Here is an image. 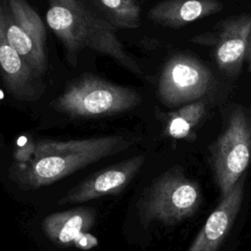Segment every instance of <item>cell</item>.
<instances>
[{
  "label": "cell",
  "mask_w": 251,
  "mask_h": 251,
  "mask_svg": "<svg viewBox=\"0 0 251 251\" xmlns=\"http://www.w3.org/2000/svg\"><path fill=\"white\" fill-rule=\"evenodd\" d=\"M136 140L120 134L70 140H39L32 146L27 159L14 166L12 177L25 188H39L123 152Z\"/></svg>",
  "instance_id": "6da1fadb"
},
{
  "label": "cell",
  "mask_w": 251,
  "mask_h": 251,
  "mask_svg": "<svg viewBox=\"0 0 251 251\" xmlns=\"http://www.w3.org/2000/svg\"><path fill=\"white\" fill-rule=\"evenodd\" d=\"M48 3L46 23L63 43L73 64L81 49L90 48L111 57L135 75L142 73L118 38L115 27L82 0H48Z\"/></svg>",
  "instance_id": "7a4b0ae2"
},
{
  "label": "cell",
  "mask_w": 251,
  "mask_h": 251,
  "mask_svg": "<svg viewBox=\"0 0 251 251\" xmlns=\"http://www.w3.org/2000/svg\"><path fill=\"white\" fill-rule=\"evenodd\" d=\"M140 94L93 75L72 81L53 102V107L68 116L90 118L123 113L141 103Z\"/></svg>",
  "instance_id": "3957f363"
},
{
  "label": "cell",
  "mask_w": 251,
  "mask_h": 251,
  "mask_svg": "<svg viewBox=\"0 0 251 251\" xmlns=\"http://www.w3.org/2000/svg\"><path fill=\"white\" fill-rule=\"evenodd\" d=\"M198 183L187 177L179 167L160 176L147 189L139 202L144 224L160 222L173 225L191 217L201 203Z\"/></svg>",
  "instance_id": "277c9868"
},
{
  "label": "cell",
  "mask_w": 251,
  "mask_h": 251,
  "mask_svg": "<svg viewBox=\"0 0 251 251\" xmlns=\"http://www.w3.org/2000/svg\"><path fill=\"white\" fill-rule=\"evenodd\" d=\"M251 158V119L241 108L232 110L225 130L211 147L212 170L226 195L240 179Z\"/></svg>",
  "instance_id": "5b68a950"
},
{
  "label": "cell",
  "mask_w": 251,
  "mask_h": 251,
  "mask_svg": "<svg viewBox=\"0 0 251 251\" xmlns=\"http://www.w3.org/2000/svg\"><path fill=\"white\" fill-rule=\"evenodd\" d=\"M5 36L28 67L42 77L46 71L44 24L25 0H0Z\"/></svg>",
  "instance_id": "8992f818"
},
{
  "label": "cell",
  "mask_w": 251,
  "mask_h": 251,
  "mask_svg": "<svg viewBox=\"0 0 251 251\" xmlns=\"http://www.w3.org/2000/svg\"><path fill=\"white\" fill-rule=\"evenodd\" d=\"M212 85V74L197 59L183 54L173 56L164 65L158 82L160 101L168 107L200 100Z\"/></svg>",
  "instance_id": "52a82bcc"
},
{
  "label": "cell",
  "mask_w": 251,
  "mask_h": 251,
  "mask_svg": "<svg viewBox=\"0 0 251 251\" xmlns=\"http://www.w3.org/2000/svg\"><path fill=\"white\" fill-rule=\"evenodd\" d=\"M144 162L145 157L137 155L99 171L70 190L59 204H77L118 193L130 182Z\"/></svg>",
  "instance_id": "ba28073f"
},
{
  "label": "cell",
  "mask_w": 251,
  "mask_h": 251,
  "mask_svg": "<svg viewBox=\"0 0 251 251\" xmlns=\"http://www.w3.org/2000/svg\"><path fill=\"white\" fill-rule=\"evenodd\" d=\"M0 75L8 91L16 98L37 100L44 91L42 77L35 74L7 40L1 23L0 5Z\"/></svg>",
  "instance_id": "9c48e42d"
},
{
  "label": "cell",
  "mask_w": 251,
  "mask_h": 251,
  "mask_svg": "<svg viewBox=\"0 0 251 251\" xmlns=\"http://www.w3.org/2000/svg\"><path fill=\"white\" fill-rule=\"evenodd\" d=\"M244 181L239 179L207 219L188 251H218L230 229L242 203Z\"/></svg>",
  "instance_id": "30bf717a"
},
{
  "label": "cell",
  "mask_w": 251,
  "mask_h": 251,
  "mask_svg": "<svg viewBox=\"0 0 251 251\" xmlns=\"http://www.w3.org/2000/svg\"><path fill=\"white\" fill-rule=\"evenodd\" d=\"M251 33V15L226 21L218 34L215 58L218 67L227 74H236L246 58Z\"/></svg>",
  "instance_id": "8fae6325"
},
{
  "label": "cell",
  "mask_w": 251,
  "mask_h": 251,
  "mask_svg": "<svg viewBox=\"0 0 251 251\" xmlns=\"http://www.w3.org/2000/svg\"><path fill=\"white\" fill-rule=\"evenodd\" d=\"M222 9L223 4L217 0H166L153 6L148 17L158 25L176 28Z\"/></svg>",
  "instance_id": "7c38bea8"
},
{
  "label": "cell",
  "mask_w": 251,
  "mask_h": 251,
  "mask_svg": "<svg viewBox=\"0 0 251 251\" xmlns=\"http://www.w3.org/2000/svg\"><path fill=\"white\" fill-rule=\"evenodd\" d=\"M95 220V212L88 208H76L47 216L42 223L46 235L56 244L72 245L89 229Z\"/></svg>",
  "instance_id": "4fadbf2b"
},
{
  "label": "cell",
  "mask_w": 251,
  "mask_h": 251,
  "mask_svg": "<svg viewBox=\"0 0 251 251\" xmlns=\"http://www.w3.org/2000/svg\"><path fill=\"white\" fill-rule=\"evenodd\" d=\"M114 27L136 28L140 25L139 0H92Z\"/></svg>",
  "instance_id": "5bb4252c"
},
{
  "label": "cell",
  "mask_w": 251,
  "mask_h": 251,
  "mask_svg": "<svg viewBox=\"0 0 251 251\" xmlns=\"http://www.w3.org/2000/svg\"><path fill=\"white\" fill-rule=\"evenodd\" d=\"M205 114V104L202 101H195L186 104L176 111L170 113L167 120V133L177 139L188 138L191 131Z\"/></svg>",
  "instance_id": "9a60e30c"
},
{
  "label": "cell",
  "mask_w": 251,
  "mask_h": 251,
  "mask_svg": "<svg viewBox=\"0 0 251 251\" xmlns=\"http://www.w3.org/2000/svg\"><path fill=\"white\" fill-rule=\"evenodd\" d=\"M96 244H97V239L94 238L91 234H89L87 232L82 233L75 243V245L76 247L83 249V250L90 249L91 247L95 246Z\"/></svg>",
  "instance_id": "2e32d148"
},
{
  "label": "cell",
  "mask_w": 251,
  "mask_h": 251,
  "mask_svg": "<svg viewBox=\"0 0 251 251\" xmlns=\"http://www.w3.org/2000/svg\"><path fill=\"white\" fill-rule=\"evenodd\" d=\"M246 58L248 59V63H249V70H250V73H251V33H250V37H249V42H248V47H247Z\"/></svg>",
  "instance_id": "e0dca14e"
},
{
  "label": "cell",
  "mask_w": 251,
  "mask_h": 251,
  "mask_svg": "<svg viewBox=\"0 0 251 251\" xmlns=\"http://www.w3.org/2000/svg\"><path fill=\"white\" fill-rule=\"evenodd\" d=\"M0 146H1V141H0Z\"/></svg>",
  "instance_id": "ac0fdd59"
}]
</instances>
